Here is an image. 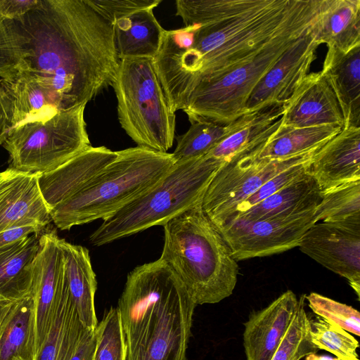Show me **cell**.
Masks as SVG:
<instances>
[{
	"mask_svg": "<svg viewBox=\"0 0 360 360\" xmlns=\"http://www.w3.org/2000/svg\"><path fill=\"white\" fill-rule=\"evenodd\" d=\"M15 302L0 299V324Z\"/></svg>",
	"mask_w": 360,
	"mask_h": 360,
	"instance_id": "7bdbcfd3",
	"label": "cell"
},
{
	"mask_svg": "<svg viewBox=\"0 0 360 360\" xmlns=\"http://www.w3.org/2000/svg\"><path fill=\"white\" fill-rule=\"evenodd\" d=\"M264 143L223 164L212 178L201 207L215 226L268 180L310 160L318 150L286 159L260 158L258 155Z\"/></svg>",
	"mask_w": 360,
	"mask_h": 360,
	"instance_id": "30bf717a",
	"label": "cell"
},
{
	"mask_svg": "<svg viewBox=\"0 0 360 360\" xmlns=\"http://www.w3.org/2000/svg\"><path fill=\"white\" fill-rule=\"evenodd\" d=\"M321 72L338 99L343 127L360 128V45L347 52L328 47Z\"/></svg>",
	"mask_w": 360,
	"mask_h": 360,
	"instance_id": "44dd1931",
	"label": "cell"
},
{
	"mask_svg": "<svg viewBox=\"0 0 360 360\" xmlns=\"http://www.w3.org/2000/svg\"><path fill=\"white\" fill-rule=\"evenodd\" d=\"M163 227L160 259L174 271L195 304H215L229 297L237 283L238 262L201 205Z\"/></svg>",
	"mask_w": 360,
	"mask_h": 360,
	"instance_id": "277c9868",
	"label": "cell"
},
{
	"mask_svg": "<svg viewBox=\"0 0 360 360\" xmlns=\"http://www.w3.org/2000/svg\"><path fill=\"white\" fill-rule=\"evenodd\" d=\"M298 298L287 290L244 323L246 360H271L297 311Z\"/></svg>",
	"mask_w": 360,
	"mask_h": 360,
	"instance_id": "e0dca14e",
	"label": "cell"
},
{
	"mask_svg": "<svg viewBox=\"0 0 360 360\" xmlns=\"http://www.w3.org/2000/svg\"><path fill=\"white\" fill-rule=\"evenodd\" d=\"M154 8H146L117 19L112 23L115 47L119 60L154 58L165 30L156 19Z\"/></svg>",
	"mask_w": 360,
	"mask_h": 360,
	"instance_id": "7402d4cb",
	"label": "cell"
},
{
	"mask_svg": "<svg viewBox=\"0 0 360 360\" xmlns=\"http://www.w3.org/2000/svg\"><path fill=\"white\" fill-rule=\"evenodd\" d=\"M311 340L318 349L326 350L340 360H359L358 340L338 324L316 315L311 319Z\"/></svg>",
	"mask_w": 360,
	"mask_h": 360,
	"instance_id": "d6a6232c",
	"label": "cell"
},
{
	"mask_svg": "<svg viewBox=\"0 0 360 360\" xmlns=\"http://www.w3.org/2000/svg\"><path fill=\"white\" fill-rule=\"evenodd\" d=\"M45 228L39 226H22L0 233V248L13 244L31 234L41 233Z\"/></svg>",
	"mask_w": 360,
	"mask_h": 360,
	"instance_id": "60d3db41",
	"label": "cell"
},
{
	"mask_svg": "<svg viewBox=\"0 0 360 360\" xmlns=\"http://www.w3.org/2000/svg\"><path fill=\"white\" fill-rule=\"evenodd\" d=\"M0 98L9 132L26 123L45 121L61 111L51 93L25 72L13 81L0 79Z\"/></svg>",
	"mask_w": 360,
	"mask_h": 360,
	"instance_id": "ffe728a7",
	"label": "cell"
},
{
	"mask_svg": "<svg viewBox=\"0 0 360 360\" xmlns=\"http://www.w3.org/2000/svg\"><path fill=\"white\" fill-rule=\"evenodd\" d=\"M319 0H177L184 27L196 25L191 43L166 31L153 58L169 104L183 109L200 84L255 58L290 33L318 20Z\"/></svg>",
	"mask_w": 360,
	"mask_h": 360,
	"instance_id": "6da1fadb",
	"label": "cell"
},
{
	"mask_svg": "<svg viewBox=\"0 0 360 360\" xmlns=\"http://www.w3.org/2000/svg\"><path fill=\"white\" fill-rule=\"evenodd\" d=\"M110 85L126 133L139 147L167 153L173 145L176 116L168 105L153 58L120 59Z\"/></svg>",
	"mask_w": 360,
	"mask_h": 360,
	"instance_id": "52a82bcc",
	"label": "cell"
},
{
	"mask_svg": "<svg viewBox=\"0 0 360 360\" xmlns=\"http://www.w3.org/2000/svg\"><path fill=\"white\" fill-rule=\"evenodd\" d=\"M304 360H340L338 357H332L328 355H319L316 353H312L307 355Z\"/></svg>",
	"mask_w": 360,
	"mask_h": 360,
	"instance_id": "ee69618b",
	"label": "cell"
},
{
	"mask_svg": "<svg viewBox=\"0 0 360 360\" xmlns=\"http://www.w3.org/2000/svg\"><path fill=\"white\" fill-rule=\"evenodd\" d=\"M65 283V264L60 238L55 230L41 233L39 248L32 263L31 292L34 304L35 357L51 328Z\"/></svg>",
	"mask_w": 360,
	"mask_h": 360,
	"instance_id": "4fadbf2b",
	"label": "cell"
},
{
	"mask_svg": "<svg viewBox=\"0 0 360 360\" xmlns=\"http://www.w3.org/2000/svg\"><path fill=\"white\" fill-rule=\"evenodd\" d=\"M321 194L319 184L308 172L304 176L227 221L236 218L257 220L307 212L316 209Z\"/></svg>",
	"mask_w": 360,
	"mask_h": 360,
	"instance_id": "d4e9b609",
	"label": "cell"
},
{
	"mask_svg": "<svg viewBox=\"0 0 360 360\" xmlns=\"http://www.w3.org/2000/svg\"><path fill=\"white\" fill-rule=\"evenodd\" d=\"M314 211L257 220L236 218L216 227L238 262L297 247L305 232L316 223Z\"/></svg>",
	"mask_w": 360,
	"mask_h": 360,
	"instance_id": "8fae6325",
	"label": "cell"
},
{
	"mask_svg": "<svg viewBox=\"0 0 360 360\" xmlns=\"http://www.w3.org/2000/svg\"><path fill=\"white\" fill-rule=\"evenodd\" d=\"M319 45L315 25L281 56L259 82L248 101L246 113L284 103L308 74Z\"/></svg>",
	"mask_w": 360,
	"mask_h": 360,
	"instance_id": "5bb4252c",
	"label": "cell"
},
{
	"mask_svg": "<svg viewBox=\"0 0 360 360\" xmlns=\"http://www.w3.org/2000/svg\"><path fill=\"white\" fill-rule=\"evenodd\" d=\"M8 167L0 172V233L22 226L44 228L51 221L39 176Z\"/></svg>",
	"mask_w": 360,
	"mask_h": 360,
	"instance_id": "9a60e30c",
	"label": "cell"
},
{
	"mask_svg": "<svg viewBox=\"0 0 360 360\" xmlns=\"http://www.w3.org/2000/svg\"><path fill=\"white\" fill-rule=\"evenodd\" d=\"M41 0H0V18L18 20L36 8Z\"/></svg>",
	"mask_w": 360,
	"mask_h": 360,
	"instance_id": "f35d334b",
	"label": "cell"
},
{
	"mask_svg": "<svg viewBox=\"0 0 360 360\" xmlns=\"http://www.w3.org/2000/svg\"><path fill=\"white\" fill-rule=\"evenodd\" d=\"M26 70L60 110L86 104L110 85L119 58L112 25L86 0H41L14 20Z\"/></svg>",
	"mask_w": 360,
	"mask_h": 360,
	"instance_id": "7a4b0ae2",
	"label": "cell"
},
{
	"mask_svg": "<svg viewBox=\"0 0 360 360\" xmlns=\"http://www.w3.org/2000/svg\"><path fill=\"white\" fill-rule=\"evenodd\" d=\"M41 233L0 248V299L18 301L31 296L32 263Z\"/></svg>",
	"mask_w": 360,
	"mask_h": 360,
	"instance_id": "484cf974",
	"label": "cell"
},
{
	"mask_svg": "<svg viewBox=\"0 0 360 360\" xmlns=\"http://www.w3.org/2000/svg\"><path fill=\"white\" fill-rule=\"evenodd\" d=\"M110 25L120 18L136 11L155 8L162 0H86Z\"/></svg>",
	"mask_w": 360,
	"mask_h": 360,
	"instance_id": "74e56055",
	"label": "cell"
},
{
	"mask_svg": "<svg viewBox=\"0 0 360 360\" xmlns=\"http://www.w3.org/2000/svg\"><path fill=\"white\" fill-rule=\"evenodd\" d=\"M86 104L58 112L45 121L11 130L3 143L11 168L45 173L60 167L91 146L84 109Z\"/></svg>",
	"mask_w": 360,
	"mask_h": 360,
	"instance_id": "ba28073f",
	"label": "cell"
},
{
	"mask_svg": "<svg viewBox=\"0 0 360 360\" xmlns=\"http://www.w3.org/2000/svg\"><path fill=\"white\" fill-rule=\"evenodd\" d=\"M8 133V120L0 98V146L3 145Z\"/></svg>",
	"mask_w": 360,
	"mask_h": 360,
	"instance_id": "b9f144b4",
	"label": "cell"
},
{
	"mask_svg": "<svg viewBox=\"0 0 360 360\" xmlns=\"http://www.w3.org/2000/svg\"><path fill=\"white\" fill-rule=\"evenodd\" d=\"M315 222L360 221V180L322 191Z\"/></svg>",
	"mask_w": 360,
	"mask_h": 360,
	"instance_id": "4dcf8cb0",
	"label": "cell"
},
{
	"mask_svg": "<svg viewBox=\"0 0 360 360\" xmlns=\"http://www.w3.org/2000/svg\"><path fill=\"white\" fill-rule=\"evenodd\" d=\"M282 106L281 127L344 126L338 99L321 71L308 73Z\"/></svg>",
	"mask_w": 360,
	"mask_h": 360,
	"instance_id": "2e32d148",
	"label": "cell"
},
{
	"mask_svg": "<svg viewBox=\"0 0 360 360\" xmlns=\"http://www.w3.org/2000/svg\"><path fill=\"white\" fill-rule=\"evenodd\" d=\"M242 120L243 115L227 125L192 123L186 132L176 137L177 145L172 153L175 162L205 155L224 138L236 130Z\"/></svg>",
	"mask_w": 360,
	"mask_h": 360,
	"instance_id": "f546056e",
	"label": "cell"
},
{
	"mask_svg": "<svg viewBox=\"0 0 360 360\" xmlns=\"http://www.w3.org/2000/svg\"><path fill=\"white\" fill-rule=\"evenodd\" d=\"M306 295L298 299L295 315L271 360H300L307 355L317 353L311 336V317L306 312Z\"/></svg>",
	"mask_w": 360,
	"mask_h": 360,
	"instance_id": "1f68e13d",
	"label": "cell"
},
{
	"mask_svg": "<svg viewBox=\"0 0 360 360\" xmlns=\"http://www.w3.org/2000/svg\"><path fill=\"white\" fill-rule=\"evenodd\" d=\"M305 299L317 316L332 321L356 336L360 335V314L351 306L335 301L316 292H311Z\"/></svg>",
	"mask_w": 360,
	"mask_h": 360,
	"instance_id": "d590c367",
	"label": "cell"
},
{
	"mask_svg": "<svg viewBox=\"0 0 360 360\" xmlns=\"http://www.w3.org/2000/svg\"><path fill=\"white\" fill-rule=\"evenodd\" d=\"M342 127L323 125L296 128L278 127L262 146L260 158L286 159L317 150L337 135Z\"/></svg>",
	"mask_w": 360,
	"mask_h": 360,
	"instance_id": "f1b7e54d",
	"label": "cell"
},
{
	"mask_svg": "<svg viewBox=\"0 0 360 360\" xmlns=\"http://www.w3.org/2000/svg\"><path fill=\"white\" fill-rule=\"evenodd\" d=\"M65 277L71 299L82 324L90 330L98 325L94 307L97 288L89 250L60 238Z\"/></svg>",
	"mask_w": 360,
	"mask_h": 360,
	"instance_id": "603a6c76",
	"label": "cell"
},
{
	"mask_svg": "<svg viewBox=\"0 0 360 360\" xmlns=\"http://www.w3.org/2000/svg\"><path fill=\"white\" fill-rule=\"evenodd\" d=\"M34 358V304L30 296L15 301L0 324V360Z\"/></svg>",
	"mask_w": 360,
	"mask_h": 360,
	"instance_id": "4316f807",
	"label": "cell"
},
{
	"mask_svg": "<svg viewBox=\"0 0 360 360\" xmlns=\"http://www.w3.org/2000/svg\"><path fill=\"white\" fill-rule=\"evenodd\" d=\"M317 40L342 52L360 45V0H319Z\"/></svg>",
	"mask_w": 360,
	"mask_h": 360,
	"instance_id": "cb8c5ba5",
	"label": "cell"
},
{
	"mask_svg": "<svg viewBox=\"0 0 360 360\" xmlns=\"http://www.w3.org/2000/svg\"><path fill=\"white\" fill-rule=\"evenodd\" d=\"M94 360H124V344L117 307H111L95 329Z\"/></svg>",
	"mask_w": 360,
	"mask_h": 360,
	"instance_id": "e575fe53",
	"label": "cell"
},
{
	"mask_svg": "<svg viewBox=\"0 0 360 360\" xmlns=\"http://www.w3.org/2000/svg\"><path fill=\"white\" fill-rule=\"evenodd\" d=\"M314 27L286 34L248 63L220 77L198 84L183 110L190 122L227 125L246 114L248 101L259 82L281 56Z\"/></svg>",
	"mask_w": 360,
	"mask_h": 360,
	"instance_id": "9c48e42d",
	"label": "cell"
},
{
	"mask_svg": "<svg viewBox=\"0 0 360 360\" xmlns=\"http://www.w3.org/2000/svg\"><path fill=\"white\" fill-rule=\"evenodd\" d=\"M84 328L70 295L65 277L62 297L53 322L34 360H70L75 352Z\"/></svg>",
	"mask_w": 360,
	"mask_h": 360,
	"instance_id": "83f0119b",
	"label": "cell"
},
{
	"mask_svg": "<svg viewBox=\"0 0 360 360\" xmlns=\"http://www.w3.org/2000/svg\"><path fill=\"white\" fill-rule=\"evenodd\" d=\"M300 250L346 278L360 295V221L314 223L304 234Z\"/></svg>",
	"mask_w": 360,
	"mask_h": 360,
	"instance_id": "7c38bea8",
	"label": "cell"
},
{
	"mask_svg": "<svg viewBox=\"0 0 360 360\" xmlns=\"http://www.w3.org/2000/svg\"><path fill=\"white\" fill-rule=\"evenodd\" d=\"M175 162L172 153L139 146L119 150L79 191L50 210L51 221L63 231L104 219L152 188Z\"/></svg>",
	"mask_w": 360,
	"mask_h": 360,
	"instance_id": "5b68a950",
	"label": "cell"
},
{
	"mask_svg": "<svg viewBox=\"0 0 360 360\" xmlns=\"http://www.w3.org/2000/svg\"><path fill=\"white\" fill-rule=\"evenodd\" d=\"M222 165L207 155L176 162L152 188L103 219L91 234L90 242L101 246L155 226H164L201 205L212 178Z\"/></svg>",
	"mask_w": 360,
	"mask_h": 360,
	"instance_id": "8992f818",
	"label": "cell"
},
{
	"mask_svg": "<svg viewBox=\"0 0 360 360\" xmlns=\"http://www.w3.org/2000/svg\"><path fill=\"white\" fill-rule=\"evenodd\" d=\"M308 172L322 191L360 180V128L343 127L315 152Z\"/></svg>",
	"mask_w": 360,
	"mask_h": 360,
	"instance_id": "ac0fdd59",
	"label": "cell"
},
{
	"mask_svg": "<svg viewBox=\"0 0 360 360\" xmlns=\"http://www.w3.org/2000/svg\"><path fill=\"white\" fill-rule=\"evenodd\" d=\"M197 304L160 258L135 267L118 301L124 360H187Z\"/></svg>",
	"mask_w": 360,
	"mask_h": 360,
	"instance_id": "3957f363",
	"label": "cell"
},
{
	"mask_svg": "<svg viewBox=\"0 0 360 360\" xmlns=\"http://www.w3.org/2000/svg\"><path fill=\"white\" fill-rule=\"evenodd\" d=\"M311 158L306 162L292 166L268 180L255 193L239 203L221 224L230 218L248 210L285 186L304 176L308 173L309 165Z\"/></svg>",
	"mask_w": 360,
	"mask_h": 360,
	"instance_id": "8d00e7d4",
	"label": "cell"
},
{
	"mask_svg": "<svg viewBox=\"0 0 360 360\" xmlns=\"http://www.w3.org/2000/svg\"><path fill=\"white\" fill-rule=\"evenodd\" d=\"M117 155L105 146H90L56 169L39 176L49 212L70 198Z\"/></svg>",
	"mask_w": 360,
	"mask_h": 360,
	"instance_id": "d6986e66",
	"label": "cell"
},
{
	"mask_svg": "<svg viewBox=\"0 0 360 360\" xmlns=\"http://www.w3.org/2000/svg\"><path fill=\"white\" fill-rule=\"evenodd\" d=\"M96 345V330L85 327L75 352L70 360H94Z\"/></svg>",
	"mask_w": 360,
	"mask_h": 360,
	"instance_id": "ab89813d",
	"label": "cell"
},
{
	"mask_svg": "<svg viewBox=\"0 0 360 360\" xmlns=\"http://www.w3.org/2000/svg\"><path fill=\"white\" fill-rule=\"evenodd\" d=\"M23 37L14 20L0 18V79L13 81L26 70Z\"/></svg>",
	"mask_w": 360,
	"mask_h": 360,
	"instance_id": "836d02e7",
	"label": "cell"
}]
</instances>
